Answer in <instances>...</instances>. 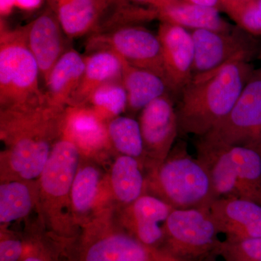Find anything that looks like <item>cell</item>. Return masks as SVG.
<instances>
[{
    "instance_id": "cell-1",
    "label": "cell",
    "mask_w": 261,
    "mask_h": 261,
    "mask_svg": "<svg viewBox=\"0 0 261 261\" xmlns=\"http://www.w3.org/2000/svg\"><path fill=\"white\" fill-rule=\"evenodd\" d=\"M65 108L53 106L46 97L1 108V179L37 181L53 146L61 137Z\"/></svg>"
},
{
    "instance_id": "cell-2",
    "label": "cell",
    "mask_w": 261,
    "mask_h": 261,
    "mask_svg": "<svg viewBox=\"0 0 261 261\" xmlns=\"http://www.w3.org/2000/svg\"><path fill=\"white\" fill-rule=\"evenodd\" d=\"M253 72L248 62L237 61L192 77L176 108L179 134L210 132L228 116Z\"/></svg>"
},
{
    "instance_id": "cell-3",
    "label": "cell",
    "mask_w": 261,
    "mask_h": 261,
    "mask_svg": "<svg viewBox=\"0 0 261 261\" xmlns=\"http://www.w3.org/2000/svg\"><path fill=\"white\" fill-rule=\"evenodd\" d=\"M82 158L78 147L61 136L37 181L38 205L44 223L63 238L74 236L79 227L72 211L70 192Z\"/></svg>"
},
{
    "instance_id": "cell-4",
    "label": "cell",
    "mask_w": 261,
    "mask_h": 261,
    "mask_svg": "<svg viewBox=\"0 0 261 261\" xmlns=\"http://www.w3.org/2000/svg\"><path fill=\"white\" fill-rule=\"evenodd\" d=\"M145 193L159 197L173 209H209L216 200L207 169L189 153L184 142L173 146L167 159L148 173Z\"/></svg>"
},
{
    "instance_id": "cell-5",
    "label": "cell",
    "mask_w": 261,
    "mask_h": 261,
    "mask_svg": "<svg viewBox=\"0 0 261 261\" xmlns=\"http://www.w3.org/2000/svg\"><path fill=\"white\" fill-rule=\"evenodd\" d=\"M40 71L27 42L23 27L0 32V106H20L45 97L39 88Z\"/></svg>"
},
{
    "instance_id": "cell-6",
    "label": "cell",
    "mask_w": 261,
    "mask_h": 261,
    "mask_svg": "<svg viewBox=\"0 0 261 261\" xmlns=\"http://www.w3.org/2000/svg\"><path fill=\"white\" fill-rule=\"evenodd\" d=\"M161 252L175 261H202L222 240L207 208L173 209L163 225Z\"/></svg>"
},
{
    "instance_id": "cell-7",
    "label": "cell",
    "mask_w": 261,
    "mask_h": 261,
    "mask_svg": "<svg viewBox=\"0 0 261 261\" xmlns=\"http://www.w3.org/2000/svg\"><path fill=\"white\" fill-rule=\"evenodd\" d=\"M89 222L75 247L73 261H175L145 246L121 222Z\"/></svg>"
},
{
    "instance_id": "cell-8",
    "label": "cell",
    "mask_w": 261,
    "mask_h": 261,
    "mask_svg": "<svg viewBox=\"0 0 261 261\" xmlns=\"http://www.w3.org/2000/svg\"><path fill=\"white\" fill-rule=\"evenodd\" d=\"M201 137L216 143L247 147L261 154V69L254 70L228 116Z\"/></svg>"
},
{
    "instance_id": "cell-9",
    "label": "cell",
    "mask_w": 261,
    "mask_h": 261,
    "mask_svg": "<svg viewBox=\"0 0 261 261\" xmlns=\"http://www.w3.org/2000/svg\"><path fill=\"white\" fill-rule=\"evenodd\" d=\"M87 49L89 53L99 49L112 51L132 66L159 75L168 84L159 36L141 25H128L103 34H92L87 42Z\"/></svg>"
},
{
    "instance_id": "cell-10",
    "label": "cell",
    "mask_w": 261,
    "mask_h": 261,
    "mask_svg": "<svg viewBox=\"0 0 261 261\" xmlns=\"http://www.w3.org/2000/svg\"><path fill=\"white\" fill-rule=\"evenodd\" d=\"M139 123L145 147V168L151 172L167 159L179 134L176 108L169 94L144 108Z\"/></svg>"
},
{
    "instance_id": "cell-11",
    "label": "cell",
    "mask_w": 261,
    "mask_h": 261,
    "mask_svg": "<svg viewBox=\"0 0 261 261\" xmlns=\"http://www.w3.org/2000/svg\"><path fill=\"white\" fill-rule=\"evenodd\" d=\"M195 46L192 77L209 73L237 61H248L254 53L252 39L243 33L192 30Z\"/></svg>"
},
{
    "instance_id": "cell-12",
    "label": "cell",
    "mask_w": 261,
    "mask_h": 261,
    "mask_svg": "<svg viewBox=\"0 0 261 261\" xmlns=\"http://www.w3.org/2000/svg\"><path fill=\"white\" fill-rule=\"evenodd\" d=\"M71 141L83 157L93 159L113 148L108 123L87 106H68L63 113L62 134Z\"/></svg>"
},
{
    "instance_id": "cell-13",
    "label": "cell",
    "mask_w": 261,
    "mask_h": 261,
    "mask_svg": "<svg viewBox=\"0 0 261 261\" xmlns=\"http://www.w3.org/2000/svg\"><path fill=\"white\" fill-rule=\"evenodd\" d=\"M173 210L159 197L145 193L123 208L121 222L145 246L161 252L164 240L163 225Z\"/></svg>"
},
{
    "instance_id": "cell-14",
    "label": "cell",
    "mask_w": 261,
    "mask_h": 261,
    "mask_svg": "<svg viewBox=\"0 0 261 261\" xmlns=\"http://www.w3.org/2000/svg\"><path fill=\"white\" fill-rule=\"evenodd\" d=\"M158 36L162 44L170 88L181 94L192 79L195 46L191 33L180 25L163 22Z\"/></svg>"
},
{
    "instance_id": "cell-15",
    "label": "cell",
    "mask_w": 261,
    "mask_h": 261,
    "mask_svg": "<svg viewBox=\"0 0 261 261\" xmlns=\"http://www.w3.org/2000/svg\"><path fill=\"white\" fill-rule=\"evenodd\" d=\"M23 30L25 42L37 62L41 79L45 83L53 67L67 50L65 33L50 8L24 25Z\"/></svg>"
},
{
    "instance_id": "cell-16",
    "label": "cell",
    "mask_w": 261,
    "mask_h": 261,
    "mask_svg": "<svg viewBox=\"0 0 261 261\" xmlns=\"http://www.w3.org/2000/svg\"><path fill=\"white\" fill-rule=\"evenodd\" d=\"M209 211L225 238H261V205L256 202L238 197H221L211 203Z\"/></svg>"
},
{
    "instance_id": "cell-17",
    "label": "cell",
    "mask_w": 261,
    "mask_h": 261,
    "mask_svg": "<svg viewBox=\"0 0 261 261\" xmlns=\"http://www.w3.org/2000/svg\"><path fill=\"white\" fill-rule=\"evenodd\" d=\"M226 147L228 157L227 178L231 197L246 199L261 205V154L247 147Z\"/></svg>"
},
{
    "instance_id": "cell-18",
    "label": "cell",
    "mask_w": 261,
    "mask_h": 261,
    "mask_svg": "<svg viewBox=\"0 0 261 261\" xmlns=\"http://www.w3.org/2000/svg\"><path fill=\"white\" fill-rule=\"evenodd\" d=\"M65 35L82 37L94 32L113 0H48Z\"/></svg>"
},
{
    "instance_id": "cell-19",
    "label": "cell",
    "mask_w": 261,
    "mask_h": 261,
    "mask_svg": "<svg viewBox=\"0 0 261 261\" xmlns=\"http://www.w3.org/2000/svg\"><path fill=\"white\" fill-rule=\"evenodd\" d=\"M85 57V70L68 106H84L94 91L113 81L121 80L124 61L108 49L90 51Z\"/></svg>"
},
{
    "instance_id": "cell-20",
    "label": "cell",
    "mask_w": 261,
    "mask_h": 261,
    "mask_svg": "<svg viewBox=\"0 0 261 261\" xmlns=\"http://www.w3.org/2000/svg\"><path fill=\"white\" fill-rule=\"evenodd\" d=\"M102 181L99 166L92 163L90 159L82 156L70 192L72 211L78 226L88 224L91 215L96 213L102 200Z\"/></svg>"
},
{
    "instance_id": "cell-21",
    "label": "cell",
    "mask_w": 261,
    "mask_h": 261,
    "mask_svg": "<svg viewBox=\"0 0 261 261\" xmlns=\"http://www.w3.org/2000/svg\"><path fill=\"white\" fill-rule=\"evenodd\" d=\"M85 65V57L75 49H67L44 83L46 91L44 92L48 102L58 108L68 106L83 76Z\"/></svg>"
},
{
    "instance_id": "cell-22",
    "label": "cell",
    "mask_w": 261,
    "mask_h": 261,
    "mask_svg": "<svg viewBox=\"0 0 261 261\" xmlns=\"http://www.w3.org/2000/svg\"><path fill=\"white\" fill-rule=\"evenodd\" d=\"M121 82L128 97L127 111L132 113L141 112L149 103L171 91L166 80L159 75L125 61Z\"/></svg>"
},
{
    "instance_id": "cell-23",
    "label": "cell",
    "mask_w": 261,
    "mask_h": 261,
    "mask_svg": "<svg viewBox=\"0 0 261 261\" xmlns=\"http://www.w3.org/2000/svg\"><path fill=\"white\" fill-rule=\"evenodd\" d=\"M38 205L37 181L12 179L0 185L1 229L7 225L24 219Z\"/></svg>"
},
{
    "instance_id": "cell-24",
    "label": "cell",
    "mask_w": 261,
    "mask_h": 261,
    "mask_svg": "<svg viewBox=\"0 0 261 261\" xmlns=\"http://www.w3.org/2000/svg\"><path fill=\"white\" fill-rule=\"evenodd\" d=\"M139 160L120 154L111 168L110 183L115 199L123 208L145 194L146 177Z\"/></svg>"
},
{
    "instance_id": "cell-25",
    "label": "cell",
    "mask_w": 261,
    "mask_h": 261,
    "mask_svg": "<svg viewBox=\"0 0 261 261\" xmlns=\"http://www.w3.org/2000/svg\"><path fill=\"white\" fill-rule=\"evenodd\" d=\"M159 17L163 22L180 25L190 30L229 32L231 25L220 16L219 10L181 1L177 4L159 10Z\"/></svg>"
},
{
    "instance_id": "cell-26",
    "label": "cell",
    "mask_w": 261,
    "mask_h": 261,
    "mask_svg": "<svg viewBox=\"0 0 261 261\" xmlns=\"http://www.w3.org/2000/svg\"><path fill=\"white\" fill-rule=\"evenodd\" d=\"M108 130L115 150L139 160L145 167V147L139 121L129 116L116 117L108 122Z\"/></svg>"
},
{
    "instance_id": "cell-27",
    "label": "cell",
    "mask_w": 261,
    "mask_h": 261,
    "mask_svg": "<svg viewBox=\"0 0 261 261\" xmlns=\"http://www.w3.org/2000/svg\"><path fill=\"white\" fill-rule=\"evenodd\" d=\"M84 106H89L99 118L108 123L127 111L126 89L121 80L108 82L96 89Z\"/></svg>"
},
{
    "instance_id": "cell-28",
    "label": "cell",
    "mask_w": 261,
    "mask_h": 261,
    "mask_svg": "<svg viewBox=\"0 0 261 261\" xmlns=\"http://www.w3.org/2000/svg\"><path fill=\"white\" fill-rule=\"evenodd\" d=\"M218 255L224 261H261V238H225L220 245Z\"/></svg>"
},
{
    "instance_id": "cell-29",
    "label": "cell",
    "mask_w": 261,
    "mask_h": 261,
    "mask_svg": "<svg viewBox=\"0 0 261 261\" xmlns=\"http://www.w3.org/2000/svg\"><path fill=\"white\" fill-rule=\"evenodd\" d=\"M229 15L245 32L261 35V0H252L230 12Z\"/></svg>"
},
{
    "instance_id": "cell-30",
    "label": "cell",
    "mask_w": 261,
    "mask_h": 261,
    "mask_svg": "<svg viewBox=\"0 0 261 261\" xmlns=\"http://www.w3.org/2000/svg\"><path fill=\"white\" fill-rule=\"evenodd\" d=\"M25 252V245L20 238L1 231L0 261H21Z\"/></svg>"
},
{
    "instance_id": "cell-31",
    "label": "cell",
    "mask_w": 261,
    "mask_h": 261,
    "mask_svg": "<svg viewBox=\"0 0 261 261\" xmlns=\"http://www.w3.org/2000/svg\"><path fill=\"white\" fill-rule=\"evenodd\" d=\"M130 1L135 2L140 4L149 5L150 8H154L159 12V10L177 4L181 2V0H130Z\"/></svg>"
},
{
    "instance_id": "cell-32",
    "label": "cell",
    "mask_w": 261,
    "mask_h": 261,
    "mask_svg": "<svg viewBox=\"0 0 261 261\" xmlns=\"http://www.w3.org/2000/svg\"><path fill=\"white\" fill-rule=\"evenodd\" d=\"M43 0H15V8L24 11H33L42 6Z\"/></svg>"
},
{
    "instance_id": "cell-33",
    "label": "cell",
    "mask_w": 261,
    "mask_h": 261,
    "mask_svg": "<svg viewBox=\"0 0 261 261\" xmlns=\"http://www.w3.org/2000/svg\"><path fill=\"white\" fill-rule=\"evenodd\" d=\"M21 261H50L46 257L45 254L41 252V249L34 247L30 251L25 252Z\"/></svg>"
},
{
    "instance_id": "cell-34",
    "label": "cell",
    "mask_w": 261,
    "mask_h": 261,
    "mask_svg": "<svg viewBox=\"0 0 261 261\" xmlns=\"http://www.w3.org/2000/svg\"><path fill=\"white\" fill-rule=\"evenodd\" d=\"M15 8V0H0V15L2 18L11 14Z\"/></svg>"
},
{
    "instance_id": "cell-35",
    "label": "cell",
    "mask_w": 261,
    "mask_h": 261,
    "mask_svg": "<svg viewBox=\"0 0 261 261\" xmlns=\"http://www.w3.org/2000/svg\"><path fill=\"white\" fill-rule=\"evenodd\" d=\"M252 0H221V5L224 7L225 9L228 13L232 10L236 9L242 5L250 3Z\"/></svg>"
},
{
    "instance_id": "cell-36",
    "label": "cell",
    "mask_w": 261,
    "mask_h": 261,
    "mask_svg": "<svg viewBox=\"0 0 261 261\" xmlns=\"http://www.w3.org/2000/svg\"><path fill=\"white\" fill-rule=\"evenodd\" d=\"M184 1L191 4L200 5V6L216 8L218 10L221 5V0H184Z\"/></svg>"
},
{
    "instance_id": "cell-37",
    "label": "cell",
    "mask_w": 261,
    "mask_h": 261,
    "mask_svg": "<svg viewBox=\"0 0 261 261\" xmlns=\"http://www.w3.org/2000/svg\"><path fill=\"white\" fill-rule=\"evenodd\" d=\"M202 261H217V256L211 255V256L207 257V258Z\"/></svg>"
}]
</instances>
